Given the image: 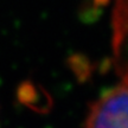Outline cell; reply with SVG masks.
<instances>
[{"instance_id": "6da1fadb", "label": "cell", "mask_w": 128, "mask_h": 128, "mask_svg": "<svg viewBox=\"0 0 128 128\" xmlns=\"http://www.w3.org/2000/svg\"><path fill=\"white\" fill-rule=\"evenodd\" d=\"M84 124L87 127L128 128V80L104 90L92 102Z\"/></svg>"}, {"instance_id": "7a4b0ae2", "label": "cell", "mask_w": 128, "mask_h": 128, "mask_svg": "<svg viewBox=\"0 0 128 128\" xmlns=\"http://www.w3.org/2000/svg\"><path fill=\"white\" fill-rule=\"evenodd\" d=\"M122 2H126L121 0ZM128 5V1L126 2ZM116 45H118V54L119 57L122 58L124 56L128 57V7L120 6L119 16L116 20ZM128 62V60H127ZM122 66H127V70L124 71V80H128V63L122 64Z\"/></svg>"}]
</instances>
